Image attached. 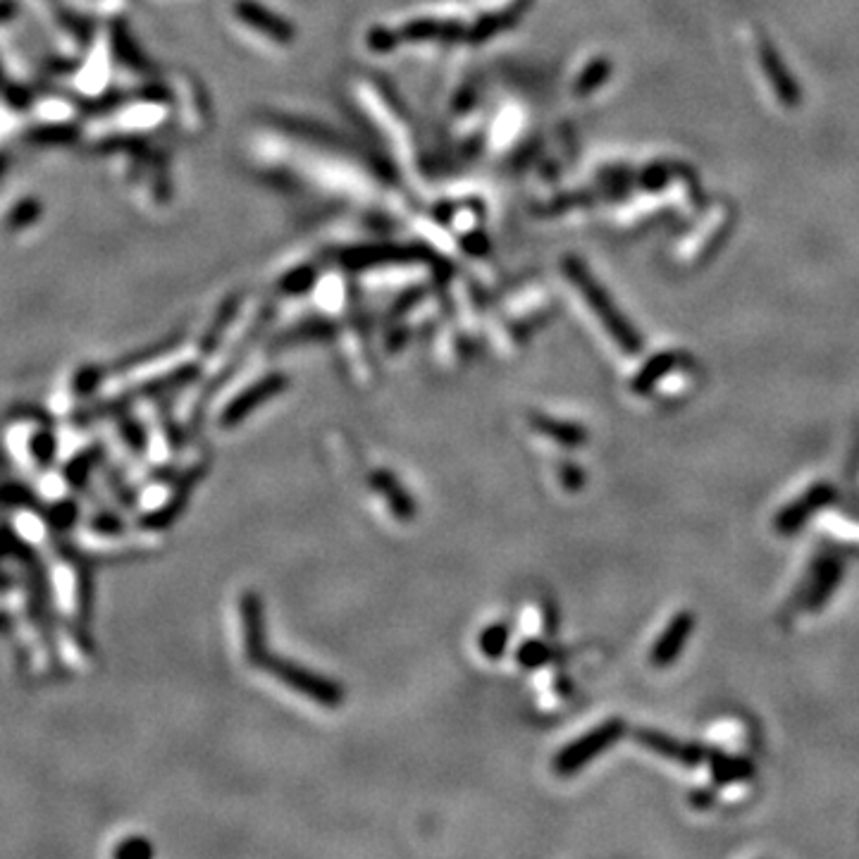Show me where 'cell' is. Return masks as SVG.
<instances>
[{
	"mask_svg": "<svg viewBox=\"0 0 859 859\" xmlns=\"http://www.w3.org/2000/svg\"><path fill=\"white\" fill-rule=\"evenodd\" d=\"M287 387H289L287 375L270 373V375H265V378L253 382L251 387L241 389L237 397H234L230 404L222 409L220 420H218L220 428L222 430L237 428V425L244 423V420L249 418L251 413H256L263 404H268L270 399H275L277 394H282Z\"/></svg>",
	"mask_w": 859,
	"mask_h": 859,
	"instance_id": "cell-4",
	"label": "cell"
},
{
	"mask_svg": "<svg viewBox=\"0 0 859 859\" xmlns=\"http://www.w3.org/2000/svg\"><path fill=\"white\" fill-rule=\"evenodd\" d=\"M707 766L716 786H733V783L750 781L755 776V764L750 759L721 750H707Z\"/></svg>",
	"mask_w": 859,
	"mask_h": 859,
	"instance_id": "cell-14",
	"label": "cell"
},
{
	"mask_svg": "<svg viewBox=\"0 0 859 859\" xmlns=\"http://www.w3.org/2000/svg\"><path fill=\"white\" fill-rule=\"evenodd\" d=\"M635 740H638V745L645 747V750L654 752V755L664 757V759H673V762H678L681 766H700L704 759H707V750L700 747L697 743H681V740L671 738V735L654 731V728H638V731L633 733Z\"/></svg>",
	"mask_w": 859,
	"mask_h": 859,
	"instance_id": "cell-11",
	"label": "cell"
},
{
	"mask_svg": "<svg viewBox=\"0 0 859 859\" xmlns=\"http://www.w3.org/2000/svg\"><path fill=\"white\" fill-rule=\"evenodd\" d=\"M261 669L268 671L270 676L277 678L282 685H287V688L296 692V695L308 697V700L320 704V707L337 709L339 704L346 700V690L337 681H332V678L327 676H320V673L306 669V666L296 664L292 659H282V657H275V654H268V659L263 661Z\"/></svg>",
	"mask_w": 859,
	"mask_h": 859,
	"instance_id": "cell-2",
	"label": "cell"
},
{
	"mask_svg": "<svg viewBox=\"0 0 859 859\" xmlns=\"http://www.w3.org/2000/svg\"><path fill=\"white\" fill-rule=\"evenodd\" d=\"M239 15L244 17V22H249L251 27L261 29V32H268L270 36H275L277 41H292V29H289V24H284L280 17L273 15V12H265L261 5L256 3L239 5Z\"/></svg>",
	"mask_w": 859,
	"mask_h": 859,
	"instance_id": "cell-18",
	"label": "cell"
},
{
	"mask_svg": "<svg viewBox=\"0 0 859 859\" xmlns=\"http://www.w3.org/2000/svg\"><path fill=\"white\" fill-rule=\"evenodd\" d=\"M113 855L117 857H134V859H144L153 855V845L148 843L146 838H127L125 843L117 845L113 850Z\"/></svg>",
	"mask_w": 859,
	"mask_h": 859,
	"instance_id": "cell-21",
	"label": "cell"
},
{
	"mask_svg": "<svg viewBox=\"0 0 859 859\" xmlns=\"http://www.w3.org/2000/svg\"><path fill=\"white\" fill-rule=\"evenodd\" d=\"M566 275L571 277V282H576V287L580 289V294H583L587 306L595 311L599 323H602L604 330L614 337V342L619 344L623 354H630V356L640 354L642 337L638 335V330L623 318V313L614 306V301H611L609 294L604 292L602 284H599L595 277H590V273H587L576 258H568L566 261Z\"/></svg>",
	"mask_w": 859,
	"mask_h": 859,
	"instance_id": "cell-1",
	"label": "cell"
},
{
	"mask_svg": "<svg viewBox=\"0 0 859 859\" xmlns=\"http://www.w3.org/2000/svg\"><path fill=\"white\" fill-rule=\"evenodd\" d=\"M530 425H533L540 435H545L547 440L561 444V447L566 449H578L587 442V430L583 425L545 416V413H533V416H530Z\"/></svg>",
	"mask_w": 859,
	"mask_h": 859,
	"instance_id": "cell-16",
	"label": "cell"
},
{
	"mask_svg": "<svg viewBox=\"0 0 859 859\" xmlns=\"http://www.w3.org/2000/svg\"><path fill=\"white\" fill-rule=\"evenodd\" d=\"M203 475H206V466H196V468H191L189 473H184L182 478L177 480L175 490H172L168 502L160 504L158 509L148 511V514L141 518V525H144L146 530H163V528H168V525L175 523L179 514L187 509L191 492H194V487L199 485V480L203 478Z\"/></svg>",
	"mask_w": 859,
	"mask_h": 859,
	"instance_id": "cell-10",
	"label": "cell"
},
{
	"mask_svg": "<svg viewBox=\"0 0 859 859\" xmlns=\"http://www.w3.org/2000/svg\"><path fill=\"white\" fill-rule=\"evenodd\" d=\"M552 659H554V652L545 640H535V638L523 640L516 650L518 666L525 671L542 669V666H547Z\"/></svg>",
	"mask_w": 859,
	"mask_h": 859,
	"instance_id": "cell-20",
	"label": "cell"
},
{
	"mask_svg": "<svg viewBox=\"0 0 859 859\" xmlns=\"http://www.w3.org/2000/svg\"><path fill=\"white\" fill-rule=\"evenodd\" d=\"M690 802H692V807L707 809V807L714 805V793H707V790H695V793L690 795Z\"/></svg>",
	"mask_w": 859,
	"mask_h": 859,
	"instance_id": "cell-25",
	"label": "cell"
},
{
	"mask_svg": "<svg viewBox=\"0 0 859 859\" xmlns=\"http://www.w3.org/2000/svg\"><path fill=\"white\" fill-rule=\"evenodd\" d=\"M840 580H843V564L838 556H819L809 568L805 585L800 587V602L797 607L805 611H817L833 597Z\"/></svg>",
	"mask_w": 859,
	"mask_h": 859,
	"instance_id": "cell-8",
	"label": "cell"
},
{
	"mask_svg": "<svg viewBox=\"0 0 859 859\" xmlns=\"http://www.w3.org/2000/svg\"><path fill=\"white\" fill-rule=\"evenodd\" d=\"M669 172H671L669 165H654V168H650L645 175H642V184H645V189L657 191L671 182Z\"/></svg>",
	"mask_w": 859,
	"mask_h": 859,
	"instance_id": "cell-23",
	"label": "cell"
},
{
	"mask_svg": "<svg viewBox=\"0 0 859 859\" xmlns=\"http://www.w3.org/2000/svg\"><path fill=\"white\" fill-rule=\"evenodd\" d=\"M695 614L692 611H678L676 616L669 621V626L664 628V633L659 635L657 642H654L650 661L652 666H657V669H666V666H671L673 661L681 657L685 645H688V640L692 638V633H695Z\"/></svg>",
	"mask_w": 859,
	"mask_h": 859,
	"instance_id": "cell-9",
	"label": "cell"
},
{
	"mask_svg": "<svg viewBox=\"0 0 859 859\" xmlns=\"http://www.w3.org/2000/svg\"><path fill=\"white\" fill-rule=\"evenodd\" d=\"M833 502H836V487L828 485V482L812 485L805 494H800L795 502H790L778 511L774 518L776 533L795 535L797 530L805 528V525L812 521V516L817 514V511L826 509V506H831Z\"/></svg>",
	"mask_w": 859,
	"mask_h": 859,
	"instance_id": "cell-6",
	"label": "cell"
},
{
	"mask_svg": "<svg viewBox=\"0 0 859 859\" xmlns=\"http://www.w3.org/2000/svg\"><path fill=\"white\" fill-rule=\"evenodd\" d=\"M623 735H626V721L623 719H607L604 723H599L590 733L580 735L578 740L561 747L559 755L554 757V771L559 776L578 774L587 764L595 762L599 755L611 750Z\"/></svg>",
	"mask_w": 859,
	"mask_h": 859,
	"instance_id": "cell-3",
	"label": "cell"
},
{
	"mask_svg": "<svg viewBox=\"0 0 859 859\" xmlns=\"http://www.w3.org/2000/svg\"><path fill=\"white\" fill-rule=\"evenodd\" d=\"M17 440L10 442H20V451H17V456L22 463H27V466L32 468H41L46 466L48 461H51L53 451H55V442L51 440V435H48L46 430L41 428H29V425H22V428L15 430Z\"/></svg>",
	"mask_w": 859,
	"mask_h": 859,
	"instance_id": "cell-15",
	"label": "cell"
},
{
	"mask_svg": "<svg viewBox=\"0 0 859 859\" xmlns=\"http://www.w3.org/2000/svg\"><path fill=\"white\" fill-rule=\"evenodd\" d=\"M53 580L55 597H58V604L65 609V614L74 616V619L82 616L86 611V585L79 566L72 564V561L55 564Z\"/></svg>",
	"mask_w": 859,
	"mask_h": 859,
	"instance_id": "cell-13",
	"label": "cell"
},
{
	"mask_svg": "<svg viewBox=\"0 0 859 859\" xmlns=\"http://www.w3.org/2000/svg\"><path fill=\"white\" fill-rule=\"evenodd\" d=\"M239 619H241V638H244V654L253 666L261 669L268 659V635H265V611L263 599L256 590H246L239 599Z\"/></svg>",
	"mask_w": 859,
	"mask_h": 859,
	"instance_id": "cell-7",
	"label": "cell"
},
{
	"mask_svg": "<svg viewBox=\"0 0 859 859\" xmlns=\"http://www.w3.org/2000/svg\"><path fill=\"white\" fill-rule=\"evenodd\" d=\"M757 60L766 82H769L771 91H774L776 101L786 105V108H797V105L802 103L800 84L795 82L793 72L788 70L786 60L776 51V46L769 41V36H759L757 39Z\"/></svg>",
	"mask_w": 859,
	"mask_h": 859,
	"instance_id": "cell-5",
	"label": "cell"
},
{
	"mask_svg": "<svg viewBox=\"0 0 859 859\" xmlns=\"http://www.w3.org/2000/svg\"><path fill=\"white\" fill-rule=\"evenodd\" d=\"M559 478L568 492H578L585 485V473L578 463H561Z\"/></svg>",
	"mask_w": 859,
	"mask_h": 859,
	"instance_id": "cell-22",
	"label": "cell"
},
{
	"mask_svg": "<svg viewBox=\"0 0 859 859\" xmlns=\"http://www.w3.org/2000/svg\"><path fill=\"white\" fill-rule=\"evenodd\" d=\"M607 74H609V63L607 60H599V63H595L590 67V70H587L583 84H580V89L583 91L595 89V86H599L604 82V79H607Z\"/></svg>",
	"mask_w": 859,
	"mask_h": 859,
	"instance_id": "cell-24",
	"label": "cell"
},
{
	"mask_svg": "<svg viewBox=\"0 0 859 859\" xmlns=\"http://www.w3.org/2000/svg\"><path fill=\"white\" fill-rule=\"evenodd\" d=\"M509 640H511V626L506 621H497L490 623L485 630L480 633L478 638V647L482 652V657L497 661L502 659L506 650H509Z\"/></svg>",
	"mask_w": 859,
	"mask_h": 859,
	"instance_id": "cell-19",
	"label": "cell"
},
{
	"mask_svg": "<svg viewBox=\"0 0 859 859\" xmlns=\"http://www.w3.org/2000/svg\"><path fill=\"white\" fill-rule=\"evenodd\" d=\"M681 361L683 356L676 354V351H664V354L652 356L650 361L638 370V375H635L633 382H630V389H633L638 397H647V394H650L652 389L666 378V375L681 366Z\"/></svg>",
	"mask_w": 859,
	"mask_h": 859,
	"instance_id": "cell-17",
	"label": "cell"
},
{
	"mask_svg": "<svg viewBox=\"0 0 859 859\" xmlns=\"http://www.w3.org/2000/svg\"><path fill=\"white\" fill-rule=\"evenodd\" d=\"M368 480H370V487H373V490L378 492L382 499H385L387 509L392 511V516L397 518V521L411 523L413 518H416L418 506H416V502H413L411 492L406 490L404 482H401L392 471H387V468H378V471L370 473Z\"/></svg>",
	"mask_w": 859,
	"mask_h": 859,
	"instance_id": "cell-12",
	"label": "cell"
}]
</instances>
